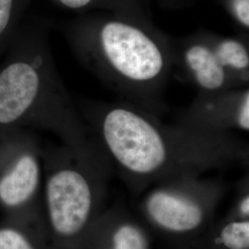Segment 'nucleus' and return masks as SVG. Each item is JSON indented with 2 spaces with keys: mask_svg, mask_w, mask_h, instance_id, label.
Instances as JSON below:
<instances>
[{
  "mask_svg": "<svg viewBox=\"0 0 249 249\" xmlns=\"http://www.w3.org/2000/svg\"><path fill=\"white\" fill-rule=\"evenodd\" d=\"M89 120L92 136L134 194L249 162V145L235 134L164 124L125 101L93 107Z\"/></svg>",
  "mask_w": 249,
  "mask_h": 249,
  "instance_id": "nucleus-1",
  "label": "nucleus"
},
{
  "mask_svg": "<svg viewBox=\"0 0 249 249\" xmlns=\"http://www.w3.org/2000/svg\"><path fill=\"white\" fill-rule=\"evenodd\" d=\"M75 43L89 69L124 101L156 116L164 113L173 42L148 18L106 14L82 27Z\"/></svg>",
  "mask_w": 249,
  "mask_h": 249,
  "instance_id": "nucleus-2",
  "label": "nucleus"
},
{
  "mask_svg": "<svg viewBox=\"0 0 249 249\" xmlns=\"http://www.w3.org/2000/svg\"><path fill=\"white\" fill-rule=\"evenodd\" d=\"M42 189L46 237L52 249H85L106 210L114 167L92 136L82 146L66 144L47 157Z\"/></svg>",
  "mask_w": 249,
  "mask_h": 249,
  "instance_id": "nucleus-3",
  "label": "nucleus"
},
{
  "mask_svg": "<svg viewBox=\"0 0 249 249\" xmlns=\"http://www.w3.org/2000/svg\"><path fill=\"white\" fill-rule=\"evenodd\" d=\"M224 191L213 178L165 181L143 192L139 211L149 230L174 249H196L213 224Z\"/></svg>",
  "mask_w": 249,
  "mask_h": 249,
  "instance_id": "nucleus-4",
  "label": "nucleus"
},
{
  "mask_svg": "<svg viewBox=\"0 0 249 249\" xmlns=\"http://www.w3.org/2000/svg\"><path fill=\"white\" fill-rule=\"evenodd\" d=\"M172 42L174 71L199 92L249 87L248 40L199 33Z\"/></svg>",
  "mask_w": 249,
  "mask_h": 249,
  "instance_id": "nucleus-5",
  "label": "nucleus"
},
{
  "mask_svg": "<svg viewBox=\"0 0 249 249\" xmlns=\"http://www.w3.org/2000/svg\"><path fill=\"white\" fill-rule=\"evenodd\" d=\"M42 166L32 143L9 142L0 150V210L10 221L45 229Z\"/></svg>",
  "mask_w": 249,
  "mask_h": 249,
  "instance_id": "nucleus-6",
  "label": "nucleus"
},
{
  "mask_svg": "<svg viewBox=\"0 0 249 249\" xmlns=\"http://www.w3.org/2000/svg\"><path fill=\"white\" fill-rule=\"evenodd\" d=\"M176 124L213 132H249V88L198 92L177 115Z\"/></svg>",
  "mask_w": 249,
  "mask_h": 249,
  "instance_id": "nucleus-7",
  "label": "nucleus"
},
{
  "mask_svg": "<svg viewBox=\"0 0 249 249\" xmlns=\"http://www.w3.org/2000/svg\"><path fill=\"white\" fill-rule=\"evenodd\" d=\"M42 93L67 99L59 85L39 68L13 63L0 73V124H12L36 104Z\"/></svg>",
  "mask_w": 249,
  "mask_h": 249,
  "instance_id": "nucleus-8",
  "label": "nucleus"
},
{
  "mask_svg": "<svg viewBox=\"0 0 249 249\" xmlns=\"http://www.w3.org/2000/svg\"><path fill=\"white\" fill-rule=\"evenodd\" d=\"M85 249H151V231L124 208L106 209L89 232Z\"/></svg>",
  "mask_w": 249,
  "mask_h": 249,
  "instance_id": "nucleus-9",
  "label": "nucleus"
},
{
  "mask_svg": "<svg viewBox=\"0 0 249 249\" xmlns=\"http://www.w3.org/2000/svg\"><path fill=\"white\" fill-rule=\"evenodd\" d=\"M196 249H249V220L224 217L213 223Z\"/></svg>",
  "mask_w": 249,
  "mask_h": 249,
  "instance_id": "nucleus-10",
  "label": "nucleus"
},
{
  "mask_svg": "<svg viewBox=\"0 0 249 249\" xmlns=\"http://www.w3.org/2000/svg\"><path fill=\"white\" fill-rule=\"evenodd\" d=\"M0 249H52L45 230L4 219L0 223Z\"/></svg>",
  "mask_w": 249,
  "mask_h": 249,
  "instance_id": "nucleus-11",
  "label": "nucleus"
},
{
  "mask_svg": "<svg viewBox=\"0 0 249 249\" xmlns=\"http://www.w3.org/2000/svg\"><path fill=\"white\" fill-rule=\"evenodd\" d=\"M63 6L71 9H83L90 7L102 8L117 14L144 16L138 0H56Z\"/></svg>",
  "mask_w": 249,
  "mask_h": 249,
  "instance_id": "nucleus-12",
  "label": "nucleus"
},
{
  "mask_svg": "<svg viewBox=\"0 0 249 249\" xmlns=\"http://www.w3.org/2000/svg\"><path fill=\"white\" fill-rule=\"evenodd\" d=\"M225 217L238 220H249V181L248 176L241 180L237 195Z\"/></svg>",
  "mask_w": 249,
  "mask_h": 249,
  "instance_id": "nucleus-13",
  "label": "nucleus"
},
{
  "mask_svg": "<svg viewBox=\"0 0 249 249\" xmlns=\"http://www.w3.org/2000/svg\"><path fill=\"white\" fill-rule=\"evenodd\" d=\"M225 5L238 26L249 29V0H225Z\"/></svg>",
  "mask_w": 249,
  "mask_h": 249,
  "instance_id": "nucleus-14",
  "label": "nucleus"
},
{
  "mask_svg": "<svg viewBox=\"0 0 249 249\" xmlns=\"http://www.w3.org/2000/svg\"><path fill=\"white\" fill-rule=\"evenodd\" d=\"M13 7V0H0V36L9 24Z\"/></svg>",
  "mask_w": 249,
  "mask_h": 249,
  "instance_id": "nucleus-15",
  "label": "nucleus"
}]
</instances>
